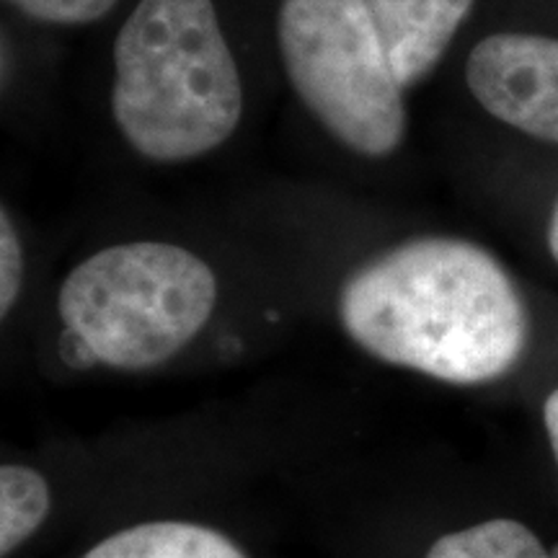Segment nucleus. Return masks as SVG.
Returning <instances> with one entry per match:
<instances>
[{"label":"nucleus","instance_id":"nucleus-1","mask_svg":"<svg viewBox=\"0 0 558 558\" xmlns=\"http://www.w3.org/2000/svg\"><path fill=\"white\" fill-rule=\"evenodd\" d=\"M347 337L375 360L452 386L505 378L525 354L530 316L484 246L424 235L362 264L339 290Z\"/></svg>","mask_w":558,"mask_h":558},{"label":"nucleus","instance_id":"nucleus-3","mask_svg":"<svg viewBox=\"0 0 558 558\" xmlns=\"http://www.w3.org/2000/svg\"><path fill=\"white\" fill-rule=\"evenodd\" d=\"M218 279L192 251L137 241L96 251L65 277L58 313L90 360L148 369L171 360L205 329Z\"/></svg>","mask_w":558,"mask_h":558},{"label":"nucleus","instance_id":"nucleus-4","mask_svg":"<svg viewBox=\"0 0 558 558\" xmlns=\"http://www.w3.org/2000/svg\"><path fill=\"white\" fill-rule=\"evenodd\" d=\"M277 45L300 101L341 145L367 158L399 148L403 86L365 0H282Z\"/></svg>","mask_w":558,"mask_h":558},{"label":"nucleus","instance_id":"nucleus-5","mask_svg":"<svg viewBox=\"0 0 558 558\" xmlns=\"http://www.w3.org/2000/svg\"><path fill=\"white\" fill-rule=\"evenodd\" d=\"M465 81L488 114L558 145V39L492 34L471 50Z\"/></svg>","mask_w":558,"mask_h":558},{"label":"nucleus","instance_id":"nucleus-11","mask_svg":"<svg viewBox=\"0 0 558 558\" xmlns=\"http://www.w3.org/2000/svg\"><path fill=\"white\" fill-rule=\"evenodd\" d=\"M24 284V251L9 209L0 213V316H9Z\"/></svg>","mask_w":558,"mask_h":558},{"label":"nucleus","instance_id":"nucleus-9","mask_svg":"<svg viewBox=\"0 0 558 558\" xmlns=\"http://www.w3.org/2000/svg\"><path fill=\"white\" fill-rule=\"evenodd\" d=\"M52 494L45 476L29 465L0 469V554L9 556L47 520Z\"/></svg>","mask_w":558,"mask_h":558},{"label":"nucleus","instance_id":"nucleus-12","mask_svg":"<svg viewBox=\"0 0 558 558\" xmlns=\"http://www.w3.org/2000/svg\"><path fill=\"white\" fill-rule=\"evenodd\" d=\"M543 424H546L550 450H554V458L558 465V388L550 390L546 403H543Z\"/></svg>","mask_w":558,"mask_h":558},{"label":"nucleus","instance_id":"nucleus-10","mask_svg":"<svg viewBox=\"0 0 558 558\" xmlns=\"http://www.w3.org/2000/svg\"><path fill=\"white\" fill-rule=\"evenodd\" d=\"M9 3L45 24L81 26L107 16L117 0H9Z\"/></svg>","mask_w":558,"mask_h":558},{"label":"nucleus","instance_id":"nucleus-6","mask_svg":"<svg viewBox=\"0 0 558 558\" xmlns=\"http://www.w3.org/2000/svg\"><path fill=\"white\" fill-rule=\"evenodd\" d=\"M403 88L435 70L473 0H365Z\"/></svg>","mask_w":558,"mask_h":558},{"label":"nucleus","instance_id":"nucleus-2","mask_svg":"<svg viewBox=\"0 0 558 558\" xmlns=\"http://www.w3.org/2000/svg\"><path fill=\"white\" fill-rule=\"evenodd\" d=\"M111 114L156 163L199 158L233 135L241 73L213 0H140L114 41Z\"/></svg>","mask_w":558,"mask_h":558},{"label":"nucleus","instance_id":"nucleus-8","mask_svg":"<svg viewBox=\"0 0 558 558\" xmlns=\"http://www.w3.org/2000/svg\"><path fill=\"white\" fill-rule=\"evenodd\" d=\"M424 558H558L520 520L494 518L432 543Z\"/></svg>","mask_w":558,"mask_h":558},{"label":"nucleus","instance_id":"nucleus-13","mask_svg":"<svg viewBox=\"0 0 558 558\" xmlns=\"http://www.w3.org/2000/svg\"><path fill=\"white\" fill-rule=\"evenodd\" d=\"M548 248H550V256H554L558 264V205L554 207V215H550V222H548Z\"/></svg>","mask_w":558,"mask_h":558},{"label":"nucleus","instance_id":"nucleus-7","mask_svg":"<svg viewBox=\"0 0 558 558\" xmlns=\"http://www.w3.org/2000/svg\"><path fill=\"white\" fill-rule=\"evenodd\" d=\"M83 558H248L228 535L184 520L124 527L96 543Z\"/></svg>","mask_w":558,"mask_h":558}]
</instances>
